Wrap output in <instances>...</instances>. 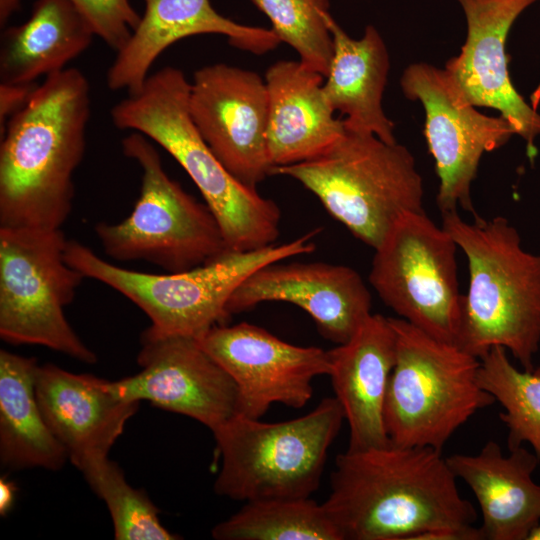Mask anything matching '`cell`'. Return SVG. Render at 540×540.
Masks as SVG:
<instances>
[{
  "label": "cell",
  "instance_id": "52a82bcc",
  "mask_svg": "<svg viewBox=\"0 0 540 540\" xmlns=\"http://www.w3.org/2000/svg\"><path fill=\"white\" fill-rule=\"evenodd\" d=\"M345 420L336 397L296 419L266 423L241 414L212 431L221 468L214 491L233 500L309 498Z\"/></svg>",
  "mask_w": 540,
  "mask_h": 540
},
{
  "label": "cell",
  "instance_id": "e0dca14e",
  "mask_svg": "<svg viewBox=\"0 0 540 540\" xmlns=\"http://www.w3.org/2000/svg\"><path fill=\"white\" fill-rule=\"evenodd\" d=\"M284 260L264 265L235 290L227 312L264 302H286L307 312L319 332L337 345L347 342L372 314L371 294L360 274L345 265Z\"/></svg>",
  "mask_w": 540,
  "mask_h": 540
},
{
  "label": "cell",
  "instance_id": "44dd1931",
  "mask_svg": "<svg viewBox=\"0 0 540 540\" xmlns=\"http://www.w3.org/2000/svg\"><path fill=\"white\" fill-rule=\"evenodd\" d=\"M446 460L478 501L483 540H527L540 522V484L532 478L540 462L535 453L521 446L504 455L490 440L477 454Z\"/></svg>",
  "mask_w": 540,
  "mask_h": 540
},
{
  "label": "cell",
  "instance_id": "d6a6232c",
  "mask_svg": "<svg viewBox=\"0 0 540 540\" xmlns=\"http://www.w3.org/2000/svg\"><path fill=\"white\" fill-rule=\"evenodd\" d=\"M22 0H0V25L4 27L9 18L16 13Z\"/></svg>",
  "mask_w": 540,
  "mask_h": 540
},
{
  "label": "cell",
  "instance_id": "603a6c76",
  "mask_svg": "<svg viewBox=\"0 0 540 540\" xmlns=\"http://www.w3.org/2000/svg\"><path fill=\"white\" fill-rule=\"evenodd\" d=\"M326 22L333 40L332 61L323 83L328 102L346 128L396 143L394 123L382 107L390 68L383 38L369 25L360 39H353L330 13Z\"/></svg>",
  "mask_w": 540,
  "mask_h": 540
},
{
  "label": "cell",
  "instance_id": "2e32d148",
  "mask_svg": "<svg viewBox=\"0 0 540 540\" xmlns=\"http://www.w3.org/2000/svg\"><path fill=\"white\" fill-rule=\"evenodd\" d=\"M537 1L457 0L466 17L467 37L460 54L445 66L468 103L498 110L513 126L525 140L531 159L540 135V114L513 86L505 47L513 23Z\"/></svg>",
  "mask_w": 540,
  "mask_h": 540
},
{
  "label": "cell",
  "instance_id": "4316f807",
  "mask_svg": "<svg viewBox=\"0 0 540 540\" xmlns=\"http://www.w3.org/2000/svg\"><path fill=\"white\" fill-rule=\"evenodd\" d=\"M478 382L505 409L499 418L508 428V450L526 442L540 459V366L520 371L495 346L480 359Z\"/></svg>",
  "mask_w": 540,
  "mask_h": 540
},
{
  "label": "cell",
  "instance_id": "836d02e7",
  "mask_svg": "<svg viewBox=\"0 0 540 540\" xmlns=\"http://www.w3.org/2000/svg\"><path fill=\"white\" fill-rule=\"evenodd\" d=\"M527 540H540V522L531 530Z\"/></svg>",
  "mask_w": 540,
  "mask_h": 540
},
{
  "label": "cell",
  "instance_id": "83f0119b",
  "mask_svg": "<svg viewBox=\"0 0 540 540\" xmlns=\"http://www.w3.org/2000/svg\"><path fill=\"white\" fill-rule=\"evenodd\" d=\"M78 470L111 515L116 540H174L159 511L143 490L133 488L121 468L107 457L85 461Z\"/></svg>",
  "mask_w": 540,
  "mask_h": 540
},
{
  "label": "cell",
  "instance_id": "4dcf8cb0",
  "mask_svg": "<svg viewBox=\"0 0 540 540\" xmlns=\"http://www.w3.org/2000/svg\"><path fill=\"white\" fill-rule=\"evenodd\" d=\"M38 84H15L0 82V128L1 131L12 115L29 100Z\"/></svg>",
  "mask_w": 540,
  "mask_h": 540
},
{
  "label": "cell",
  "instance_id": "4fadbf2b",
  "mask_svg": "<svg viewBox=\"0 0 540 540\" xmlns=\"http://www.w3.org/2000/svg\"><path fill=\"white\" fill-rule=\"evenodd\" d=\"M188 109L200 135L223 166L256 189L273 175L268 150L269 97L256 72L216 63L190 83Z\"/></svg>",
  "mask_w": 540,
  "mask_h": 540
},
{
  "label": "cell",
  "instance_id": "7c38bea8",
  "mask_svg": "<svg viewBox=\"0 0 540 540\" xmlns=\"http://www.w3.org/2000/svg\"><path fill=\"white\" fill-rule=\"evenodd\" d=\"M403 94L425 110L424 134L439 178L437 205L442 213L458 206L475 214L471 185L485 152L503 146L515 134L502 116L480 113L461 95L445 69L414 63L403 72Z\"/></svg>",
  "mask_w": 540,
  "mask_h": 540
},
{
  "label": "cell",
  "instance_id": "5bb4252c",
  "mask_svg": "<svg viewBox=\"0 0 540 540\" xmlns=\"http://www.w3.org/2000/svg\"><path fill=\"white\" fill-rule=\"evenodd\" d=\"M232 377L237 414L260 419L273 403L301 408L313 395L312 381L328 375L327 351L285 342L256 325H217L196 338Z\"/></svg>",
  "mask_w": 540,
  "mask_h": 540
},
{
  "label": "cell",
  "instance_id": "3957f363",
  "mask_svg": "<svg viewBox=\"0 0 540 540\" xmlns=\"http://www.w3.org/2000/svg\"><path fill=\"white\" fill-rule=\"evenodd\" d=\"M442 219L468 261L456 345L479 359L501 346L532 371L540 345V254L526 251L502 216L475 215L468 222L455 210L442 213Z\"/></svg>",
  "mask_w": 540,
  "mask_h": 540
},
{
  "label": "cell",
  "instance_id": "d4e9b609",
  "mask_svg": "<svg viewBox=\"0 0 540 540\" xmlns=\"http://www.w3.org/2000/svg\"><path fill=\"white\" fill-rule=\"evenodd\" d=\"M38 364L0 351V461L9 469L59 470L68 459L47 425L35 394Z\"/></svg>",
  "mask_w": 540,
  "mask_h": 540
},
{
  "label": "cell",
  "instance_id": "7a4b0ae2",
  "mask_svg": "<svg viewBox=\"0 0 540 540\" xmlns=\"http://www.w3.org/2000/svg\"><path fill=\"white\" fill-rule=\"evenodd\" d=\"M90 85L77 68L45 77L1 131L0 228L61 229L86 149Z\"/></svg>",
  "mask_w": 540,
  "mask_h": 540
},
{
  "label": "cell",
  "instance_id": "9a60e30c",
  "mask_svg": "<svg viewBox=\"0 0 540 540\" xmlns=\"http://www.w3.org/2000/svg\"><path fill=\"white\" fill-rule=\"evenodd\" d=\"M141 371L111 382L125 401L154 406L193 418L211 431L237 414L232 377L189 336L159 335L147 328L137 357Z\"/></svg>",
  "mask_w": 540,
  "mask_h": 540
},
{
  "label": "cell",
  "instance_id": "5b68a950",
  "mask_svg": "<svg viewBox=\"0 0 540 540\" xmlns=\"http://www.w3.org/2000/svg\"><path fill=\"white\" fill-rule=\"evenodd\" d=\"M318 232L259 249L230 250L204 265L166 274L117 266L76 240L67 241L65 259L85 278L108 285L142 309L151 320V331L198 338L230 317L229 299L250 274L264 265L313 252L312 238Z\"/></svg>",
  "mask_w": 540,
  "mask_h": 540
},
{
  "label": "cell",
  "instance_id": "484cf974",
  "mask_svg": "<svg viewBox=\"0 0 540 540\" xmlns=\"http://www.w3.org/2000/svg\"><path fill=\"white\" fill-rule=\"evenodd\" d=\"M211 534L218 540H342L323 505L310 497L247 501Z\"/></svg>",
  "mask_w": 540,
  "mask_h": 540
},
{
  "label": "cell",
  "instance_id": "277c9868",
  "mask_svg": "<svg viewBox=\"0 0 540 540\" xmlns=\"http://www.w3.org/2000/svg\"><path fill=\"white\" fill-rule=\"evenodd\" d=\"M189 90L182 70L163 67L112 107V122L118 129L143 134L179 163L217 219L229 250L274 244L279 207L238 181L214 155L190 116Z\"/></svg>",
  "mask_w": 540,
  "mask_h": 540
},
{
  "label": "cell",
  "instance_id": "9c48e42d",
  "mask_svg": "<svg viewBox=\"0 0 540 540\" xmlns=\"http://www.w3.org/2000/svg\"><path fill=\"white\" fill-rule=\"evenodd\" d=\"M121 144L124 155L141 167L142 179L129 216L119 223L98 222L94 227L110 258L143 260L175 273L230 251L212 211L167 174L150 139L131 132Z\"/></svg>",
  "mask_w": 540,
  "mask_h": 540
},
{
  "label": "cell",
  "instance_id": "ba28073f",
  "mask_svg": "<svg viewBox=\"0 0 540 540\" xmlns=\"http://www.w3.org/2000/svg\"><path fill=\"white\" fill-rule=\"evenodd\" d=\"M390 320L397 350L384 404L389 441L442 451L477 411L495 402L478 382L480 359L404 319Z\"/></svg>",
  "mask_w": 540,
  "mask_h": 540
},
{
  "label": "cell",
  "instance_id": "6da1fadb",
  "mask_svg": "<svg viewBox=\"0 0 540 540\" xmlns=\"http://www.w3.org/2000/svg\"><path fill=\"white\" fill-rule=\"evenodd\" d=\"M441 451L384 446L336 457L322 503L342 540H412L433 530L469 531L477 513L459 493Z\"/></svg>",
  "mask_w": 540,
  "mask_h": 540
},
{
  "label": "cell",
  "instance_id": "ac0fdd59",
  "mask_svg": "<svg viewBox=\"0 0 540 540\" xmlns=\"http://www.w3.org/2000/svg\"><path fill=\"white\" fill-rule=\"evenodd\" d=\"M145 11L126 44L116 52L106 82L109 89L138 90L158 57L187 37L220 34L239 49L263 54L281 43L272 29L247 26L218 13L210 0H143Z\"/></svg>",
  "mask_w": 540,
  "mask_h": 540
},
{
  "label": "cell",
  "instance_id": "30bf717a",
  "mask_svg": "<svg viewBox=\"0 0 540 540\" xmlns=\"http://www.w3.org/2000/svg\"><path fill=\"white\" fill-rule=\"evenodd\" d=\"M67 241L61 229L0 228V336L92 364L96 354L64 314L85 278L65 259Z\"/></svg>",
  "mask_w": 540,
  "mask_h": 540
},
{
  "label": "cell",
  "instance_id": "8992f818",
  "mask_svg": "<svg viewBox=\"0 0 540 540\" xmlns=\"http://www.w3.org/2000/svg\"><path fill=\"white\" fill-rule=\"evenodd\" d=\"M295 179L357 239L375 249L405 213L423 210V181L403 145L346 128L321 155L278 166Z\"/></svg>",
  "mask_w": 540,
  "mask_h": 540
},
{
  "label": "cell",
  "instance_id": "8fae6325",
  "mask_svg": "<svg viewBox=\"0 0 540 540\" xmlns=\"http://www.w3.org/2000/svg\"><path fill=\"white\" fill-rule=\"evenodd\" d=\"M458 246L424 211L408 212L374 249L369 282L401 319L456 344L462 317Z\"/></svg>",
  "mask_w": 540,
  "mask_h": 540
},
{
  "label": "cell",
  "instance_id": "7402d4cb",
  "mask_svg": "<svg viewBox=\"0 0 540 540\" xmlns=\"http://www.w3.org/2000/svg\"><path fill=\"white\" fill-rule=\"evenodd\" d=\"M268 150L275 167L313 159L345 132L323 89L325 77L299 60H280L268 67ZM274 170V169H273Z\"/></svg>",
  "mask_w": 540,
  "mask_h": 540
},
{
  "label": "cell",
  "instance_id": "f546056e",
  "mask_svg": "<svg viewBox=\"0 0 540 540\" xmlns=\"http://www.w3.org/2000/svg\"><path fill=\"white\" fill-rule=\"evenodd\" d=\"M90 24L95 36L119 51L129 40L141 16L129 0H71Z\"/></svg>",
  "mask_w": 540,
  "mask_h": 540
},
{
  "label": "cell",
  "instance_id": "1f68e13d",
  "mask_svg": "<svg viewBox=\"0 0 540 540\" xmlns=\"http://www.w3.org/2000/svg\"><path fill=\"white\" fill-rule=\"evenodd\" d=\"M15 487L12 482L5 478L0 480V512L5 515L12 507Z\"/></svg>",
  "mask_w": 540,
  "mask_h": 540
},
{
  "label": "cell",
  "instance_id": "f1b7e54d",
  "mask_svg": "<svg viewBox=\"0 0 540 540\" xmlns=\"http://www.w3.org/2000/svg\"><path fill=\"white\" fill-rule=\"evenodd\" d=\"M271 22L281 42L291 46L308 69L328 74L333 40L326 22L330 0H250Z\"/></svg>",
  "mask_w": 540,
  "mask_h": 540
},
{
  "label": "cell",
  "instance_id": "d6986e66",
  "mask_svg": "<svg viewBox=\"0 0 540 540\" xmlns=\"http://www.w3.org/2000/svg\"><path fill=\"white\" fill-rule=\"evenodd\" d=\"M35 394L47 425L77 469L89 459L108 456L139 406L117 397L107 380L54 364L38 365Z\"/></svg>",
  "mask_w": 540,
  "mask_h": 540
},
{
  "label": "cell",
  "instance_id": "ffe728a7",
  "mask_svg": "<svg viewBox=\"0 0 540 540\" xmlns=\"http://www.w3.org/2000/svg\"><path fill=\"white\" fill-rule=\"evenodd\" d=\"M396 350L390 317L371 314L347 342L327 351L328 376L349 426L348 450L390 442L384 404Z\"/></svg>",
  "mask_w": 540,
  "mask_h": 540
},
{
  "label": "cell",
  "instance_id": "cb8c5ba5",
  "mask_svg": "<svg viewBox=\"0 0 540 540\" xmlns=\"http://www.w3.org/2000/svg\"><path fill=\"white\" fill-rule=\"evenodd\" d=\"M94 36L71 0H36L30 17L2 35L1 82L31 84L62 71L90 46Z\"/></svg>",
  "mask_w": 540,
  "mask_h": 540
}]
</instances>
